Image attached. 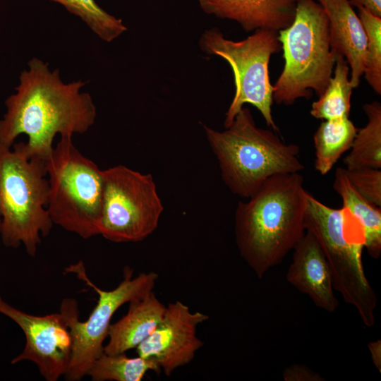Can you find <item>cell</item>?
Instances as JSON below:
<instances>
[{
  "label": "cell",
  "mask_w": 381,
  "mask_h": 381,
  "mask_svg": "<svg viewBox=\"0 0 381 381\" xmlns=\"http://www.w3.org/2000/svg\"><path fill=\"white\" fill-rule=\"evenodd\" d=\"M16 92L5 102L6 112L0 120V144L12 147L21 134L31 157L46 159L57 134L85 133L95 123L97 109L92 97L82 92V80L65 83L59 69L33 58L20 75Z\"/></svg>",
  "instance_id": "6da1fadb"
},
{
  "label": "cell",
  "mask_w": 381,
  "mask_h": 381,
  "mask_svg": "<svg viewBox=\"0 0 381 381\" xmlns=\"http://www.w3.org/2000/svg\"><path fill=\"white\" fill-rule=\"evenodd\" d=\"M300 172L269 178L236 209L240 255L259 279L280 264L306 232V195Z\"/></svg>",
  "instance_id": "7a4b0ae2"
},
{
  "label": "cell",
  "mask_w": 381,
  "mask_h": 381,
  "mask_svg": "<svg viewBox=\"0 0 381 381\" xmlns=\"http://www.w3.org/2000/svg\"><path fill=\"white\" fill-rule=\"evenodd\" d=\"M223 181L234 194L248 198L270 177L304 169L299 147L286 144L271 130L256 126L247 107L222 131L203 126Z\"/></svg>",
  "instance_id": "3957f363"
},
{
  "label": "cell",
  "mask_w": 381,
  "mask_h": 381,
  "mask_svg": "<svg viewBox=\"0 0 381 381\" xmlns=\"http://www.w3.org/2000/svg\"><path fill=\"white\" fill-rule=\"evenodd\" d=\"M46 176L45 160L31 157L24 142L0 144V236L6 247L23 245L31 257L54 225L47 208Z\"/></svg>",
  "instance_id": "277c9868"
},
{
  "label": "cell",
  "mask_w": 381,
  "mask_h": 381,
  "mask_svg": "<svg viewBox=\"0 0 381 381\" xmlns=\"http://www.w3.org/2000/svg\"><path fill=\"white\" fill-rule=\"evenodd\" d=\"M304 226L326 257L334 291L354 307L366 327H373L377 298L365 274L364 231L358 219L346 207H330L307 191Z\"/></svg>",
  "instance_id": "5b68a950"
},
{
  "label": "cell",
  "mask_w": 381,
  "mask_h": 381,
  "mask_svg": "<svg viewBox=\"0 0 381 381\" xmlns=\"http://www.w3.org/2000/svg\"><path fill=\"white\" fill-rule=\"evenodd\" d=\"M278 35L284 66L272 85L273 101L292 105L311 97V90L319 97L329 84L337 56L325 10L315 0H297L292 23Z\"/></svg>",
  "instance_id": "8992f818"
},
{
  "label": "cell",
  "mask_w": 381,
  "mask_h": 381,
  "mask_svg": "<svg viewBox=\"0 0 381 381\" xmlns=\"http://www.w3.org/2000/svg\"><path fill=\"white\" fill-rule=\"evenodd\" d=\"M45 165L53 224L84 239L99 235L103 170L75 147L71 135L61 136Z\"/></svg>",
  "instance_id": "52a82bcc"
},
{
  "label": "cell",
  "mask_w": 381,
  "mask_h": 381,
  "mask_svg": "<svg viewBox=\"0 0 381 381\" xmlns=\"http://www.w3.org/2000/svg\"><path fill=\"white\" fill-rule=\"evenodd\" d=\"M200 50L225 60L231 68L234 95L224 121L229 127L246 104L258 109L266 124L279 131L272 114L273 86L270 80L269 63L272 54L282 50L278 32L258 30L246 38L235 41L224 37L217 28L205 30L198 41Z\"/></svg>",
  "instance_id": "ba28073f"
},
{
  "label": "cell",
  "mask_w": 381,
  "mask_h": 381,
  "mask_svg": "<svg viewBox=\"0 0 381 381\" xmlns=\"http://www.w3.org/2000/svg\"><path fill=\"white\" fill-rule=\"evenodd\" d=\"M66 272L75 274L98 294L97 303L87 320H79L77 301L64 298L60 313L64 317L72 338V352L67 373V380L79 381L87 375L94 362L104 352V341L108 337L111 318L123 305L139 300L153 291L159 275L153 271L141 272L133 277V271L126 267L123 279L112 290L97 287L87 276L83 261L70 265Z\"/></svg>",
  "instance_id": "9c48e42d"
},
{
  "label": "cell",
  "mask_w": 381,
  "mask_h": 381,
  "mask_svg": "<svg viewBox=\"0 0 381 381\" xmlns=\"http://www.w3.org/2000/svg\"><path fill=\"white\" fill-rule=\"evenodd\" d=\"M103 176L99 235L115 243L145 239L164 210L152 176L123 165L103 170Z\"/></svg>",
  "instance_id": "30bf717a"
},
{
  "label": "cell",
  "mask_w": 381,
  "mask_h": 381,
  "mask_svg": "<svg viewBox=\"0 0 381 381\" xmlns=\"http://www.w3.org/2000/svg\"><path fill=\"white\" fill-rule=\"evenodd\" d=\"M0 313L15 322L25 337L24 349L12 359V364L31 361L47 381H56L66 375L71 357L72 338L60 312L35 315L17 309L0 297Z\"/></svg>",
  "instance_id": "8fae6325"
},
{
  "label": "cell",
  "mask_w": 381,
  "mask_h": 381,
  "mask_svg": "<svg viewBox=\"0 0 381 381\" xmlns=\"http://www.w3.org/2000/svg\"><path fill=\"white\" fill-rule=\"evenodd\" d=\"M209 315L190 310L180 301L166 307L164 317L155 331L135 349L138 356L153 361L166 376L192 362L204 346L198 337V326Z\"/></svg>",
  "instance_id": "7c38bea8"
},
{
  "label": "cell",
  "mask_w": 381,
  "mask_h": 381,
  "mask_svg": "<svg viewBox=\"0 0 381 381\" xmlns=\"http://www.w3.org/2000/svg\"><path fill=\"white\" fill-rule=\"evenodd\" d=\"M287 282L307 295L314 304L328 313L339 307L332 276L326 257L315 237L308 231L293 248Z\"/></svg>",
  "instance_id": "4fadbf2b"
},
{
  "label": "cell",
  "mask_w": 381,
  "mask_h": 381,
  "mask_svg": "<svg viewBox=\"0 0 381 381\" xmlns=\"http://www.w3.org/2000/svg\"><path fill=\"white\" fill-rule=\"evenodd\" d=\"M203 12L236 22L245 32H279L293 22L297 0H197Z\"/></svg>",
  "instance_id": "5bb4252c"
},
{
  "label": "cell",
  "mask_w": 381,
  "mask_h": 381,
  "mask_svg": "<svg viewBox=\"0 0 381 381\" xmlns=\"http://www.w3.org/2000/svg\"><path fill=\"white\" fill-rule=\"evenodd\" d=\"M329 23L331 49L349 66L350 83L358 87L364 73L367 38L363 26L349 0H318Z\"/></svg>",
  "instance_id": "9a60e30c"
},
{
  "label": "cell",
  "mask_w": 381,
  "mask_h": 381,
  "mask_svg": "<svg viewBox=\"0 0 381 381\" xmlns=\"http://www.w3.org/2000/svg\"><path fill=\"white\" fill-rule=\"evenodd\" d=\"M128 303L127 313L110 325L109 341L104 346L105 353L119 354L136 349L157 328L167 307L153 291Z\"/></svg>",
  "instance_id": "2e32d148"
},
{
  "label": "cell",
  "mask_w": 381,
  "mask_h": 381,
  "mask_svg": "<svg viewBox=\"0 0 381 381\" xmlns=\"http://www.w3.org/2000/svg\"><path fill=\"white\" fill-rule=\"evenodd\" d=\"M334 190L346 207L361 223L364 231V248L369 255L377 259L381 254V208L359 195L349 181L344 168L335 171Z\"/></svg>",
  "instance_id": "e0dca14e"
},
{
  "label": "cell",
  "mask_w": 381,
  "mask_h": 381,
  "mask_svg": "<svg viewBox=\"0 0 381 381\" xmlns=\"http://www.w3.org/2000/svg\"><path fill=\"white\" fill-rule=\"evenodd\" d=\"M357 130L349 117L324 120L320 124L313 142L315 168L320 174H327L341 156L350 150Z\"/></svg>",
  "instance_id": "ac0fdd59"
},
{
  "label": "cell",
  "mask_w": 381,
  "mask_h": 381,
  "mask_svg": "<svg viewBox=\"0 0 381 381\" xmlns=\"http://www.w3.org/2000/svg\"><path fill=\"white\" fill-rule=\"evenodd\" d=\"M363 109L368 122L357 130L350 152L344 159L345 169H381V104L377 101L366 103Z\"/></svg>",
  "instance_id": "d6986e66"
},
{
  "label": "cell",
  "mask_w": 381,
  "mask_h": 381,
  "mask_svg": "<svg viewBox=\"0 0 381 381\" xmlns=\"http://www.w3.org/2000/svg\"><path fill=\"white\" fill-rule=\"evenodd\" d=\"M349 66L346 59L337 54L334 68L325 92L312 103L310 114L315 119L331 120L349 117L353 87Z\"/></svg>",
  "instance_id": "ffe728a7"
},
{
  "label": "cell",
  "mask_w": 381,
  "mask_h": 381,
  "mask_svg": "<svg viewBox=\"0 0 381 381\" xmlns=\"http://www.w3.org/2000/svg\"><path fill=\"white\" fill-rule=\"evenodd\" d=\"M149 371L161 372L152 361L139 356L130 358L125 353H102L90 365L87 375L92 381H141Z\"/></svg>",
  "instance_id": "44dd1931"
},
{
  "label": "cell",
  "mask_w": 381,
  "mask_h": 381,
  "mask_svg": "<svg viewBox=\"0 0 381 381\" xmlns=\"http://www.w3.org/2000/svg\"><path fill=\"white\" fill-rule=\"evenodd\" d=\"M63 5L70 13L82 19L101 40L111 42L127 28L120 18L108 13L95 0H50Z\"/></svg>",
  "instance_id": "7402d4cb"
},
{
  "label": "cell",
  "mask_w": 381,
  "mask_h": 381,
  "mask_svg": "<svg viewBox=\"0 0 381 381\" xmlns=\"http://www.w3.org/2000/svg\"><path fill=\"white\" fill-rule=\"evenodd\" d=\"M358 16L367 38L365 78L377 95H381V17L363 7H358Z\"/></svg>",
  "instance_id": "603a6c76"
},
{
  "label": "cell",
  "mask_w": 381,
  "mask_h": 381,
  "mask_svg": "<svg viewBox=\"0 0 381 381\" xmlns=\"http://www.w3.org/2000/svg\"><path fill=\"white\" fill-rule=\"evenodd\" d=\"M346 176L356 191L374 205L381 207V169H345Z\"/></svg>",
  "instance_id": "cb8c5ba5"
},
{
  "label": "cell",
  "mask_w": 381,
  "mask_h": 381,
  "mask_svg": "<svg viewBox=\"0 0 381 381\" xmlns=\"http://www.w3.org/2000/svg\"><path fill=\"white\" fill-rule=\"evenodd\" d=\"M283 378L285 381H322V377L310 368L301 364H293L284 369Z\"/></svg>",
  "instance_id": "d4e9b609"
},
{
  "label": "cell",
  "mask_w": 381,
  "mask_h": 381,
  "mask_svg": "<svg viewBox=\"0 0 381 381\" xmlns=\"http://www.w3.org/2000/svg\"><path fill=\"white\" fill-rule=\"evenodd\" d=\"M351 6L363 7L373 14L381 17V0H349Z\"/></svg>",
  "instance_id": "484cf974"
},
{
  "label": "cell",
  "mask_w": 381,
  "mask_h": 381,
  "mask_svg": "<svg viewBox=\"0 0 381 381\" xmlns=\"http://www.w3.org/2000/svg\"><path fill=\"white\" fill-rule=\"evenodd\" d=\"M0 228H1V218H0Z\"/></svg>",
  "instance_id": "4316f807"
}]
</instances>
